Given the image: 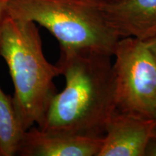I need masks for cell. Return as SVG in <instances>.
Instances as JSON below:
<instances>
[{
  "label": "cell",
  "mask_w": 156,
  "mask_h": 156,
  "mask_svg": "<svg viewBox=\"0 0 156 156\" xmlns=\"http://www.w3.org/2000/svg\"><path fill=\"white\" fill-rule=\"evenodd\" d=\"M25 132L13 98L0 87V156L17 155Z\"/></svg>",
  "instance_id": "ba28073f"
},
{
  "label": "cell",
  "mask_w": 156,
  "mask_h": 156,
  "mask_svg": "<svg viewBox=\"0 0 156 156\" xmlns=\"http://www.w3.org/2000/svg\"><path fill=\"white\" fill-rule=\"evenodd\" d=\"M145 42L156 59V34L154 35L151 38L147 39Z\"/></svg>",
  "instance_id": "30bf717a"
},
{
  "label": "cell",
  "mask_w": 156,
  "mask_h": 156,
  "mask_svg": "<svg viewBox=\"0 0 156 156\" xmlns=\"http://www.w3.org/2000/svg\"><path fill=\"white\" fill-rule=\"evenodd\" d=\"M154 122L116 110L107 123L98 156H145Z\"/></svg>",
  "instance_id": "52a82bcc"
},
{
  "label": "cell",
  "mask_w": 156,
  "mask_h": 156,
  "mask_svg": "<svg viewBox=\"0 0 156 156\" xmlns=\"http://www.w3.org/2000/svg\"><path fill=\"white\" fill-rule=\"evenodd\" d=\"M5 15V4L0 2V23L2 22Z\"/></svg>",
  "instance_id": "8fae6325"
},
{
  "label": "cell",
  "mask_w": 156,
  "mask_h": 156,
  "mask_svg": "<svg viewBox=\"0 0 156 156\" xmlns=\"http://www.w3.org/2000/svg\"><path fill=\"white\" fill-rule=\"evenodd\" d=\"M5 13L47 29L60 50L113 56L120 39L103 16L98 0H8Z\"/></svg>",
  "instance_id": "3957f363"
},
{
  "label": "cell",
  "mask_w": 156,
  "mask_h": 156,
  "mask_svg": "<svg viewBox=\"0 0 156 156\" xmlns=\"http://www.w3.org/2000/svg\"><path fill=\"white\" fill-rule=\"evenodd\" d=\"M0 56L12 80L13 101L23 129L41 127L56 94L54 80L61 69L45 57L36 23L5 15L0 23Z\"/></svg>",
  "instance_id": "7a4b0ae2"
},
{
  "label": "cell",
  "mask_w": 156,
  "mask_h": 156,
  "mask_svg": "<svg viewBox=\"0 0 156 156\" xmlns=\"http://www.w3.org/2000/svg\"><path fill=\"white\" fill-rule=\"evenodd\" d=\"M114 56L116 110L156 120V59L145 42L120 38Z\"/></svg>",
  "instance_id": "277c9868"
},
{
  "label": "cell",
  "mask_w": 156,
  "mask_h": 156,
  "mask_svg": "<svg viewBox=\"0 0 156 156\" xmlns=\"http://www.w3.org/2000/svg\"><path fill=\"white\" fill-rule=\"evenodd\" d=\"M8 1V0H0V2H2V3H5L6 4V2Z\"/></svg>",
  "instance_id": "4fadbf2b"
},
{
  "label": "cell",
  "mask_w": 156,
  "mask_h": 156,
  "mask_svg": "<svg viewBox=\"0 0 156 156\" xmlns=\"http://www.w3.org/2000/svg\"><path fill=\"white\" fill-rule=\"evenodd\" d=\"M103 137L46 132L34 126L25 132L17 155L98 156Z\"/></svg>",
  "instance_id": "8992f818"
},
{
  "label": "cell",
  "mask_w": 156,
  "mask_h": 156,
  "mask_svg": "<svg viewBox=\"0 0 156 156\" xmlns=\"http://www.w3.org/2000/svg\"><path fill=\"white\" fill-rule=\"evenodd\" d=\"M152 137L156 139V120L154 122L153 129H152Z\"/></svg>",
  "instance_id": "7c38bea8"
},
{
  "label": "cell",
  "mask_w": 156,
  "mask_h": 156,
  "mask_svg": "<svg viewBox=\"0 0 156 156\" xmlns=\"http://www.w3.org/2000/svg\"><path fill=\"white\" fill-rule=\"evenodd\" d=\"M145 156H156V139L151 137L146 146Z\"/></svg>",
  "instance_id": "9c48e42d"
},
{
  "label": "cell",
  "mask_w": 156,
  "mask_h": 156,
  "mask_svg": "<svg viewBox=\"0 0 156 156\" xmlns=\"http://www.w3.org/2000/svg\"><path fill=\"white\" fill-rule=\"evenodd\" d=\"M98 5L120 38L145 41L156 34V0H98Z\"/></svg>",
  "instance_id": "5b68a950"
},
{
  "label": "cell",
  "mask_w": 156,
  "mask_h": 156,
  "mask_svg": "<svg viewBox=\"0 0 156 156\" xmlns=\"http://www.w3.org/2000/svg\"><path fill=\"white\" fill-rule=\"evenodd\" d=\"M112 56L85 51L61 50L56 65L65 77L62 92L54 95L44 124L51 132L103 136L116 111Z\"/></svg>",
  "instance_id": "6da1fadb"
}]
</instances>
